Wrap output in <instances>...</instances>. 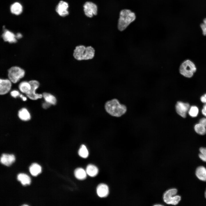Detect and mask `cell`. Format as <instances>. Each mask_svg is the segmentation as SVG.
Returning <instances> with one entry per match:
<instances>
[{
	"mask_svg": "<svg viewBox=\"0 0 206 206\" xmlns=\"http://www.w3.org/2000/svg\"><path fill=\"white\" fill-rule=\"evenodd\" d=\"M177 190L176 188L170 189L166 191L163 195L164 202L169 205H176L178 204L181 200V197L177 195Z\"/></svg>",
	"mask_w": 206,
	"mask_h": 206,
	"instance_id": "obj_5",
	"label": "cell"
},
{
	"mask_svg": "<svg viewBox=\"0 0 206 206\" xmlns=\"http://www.w3.org/2000/svg\"><path fill=\"white\" fill-rule=\"evenodd\" d=\"M11 81L8 79H0V94L3 95L7 93L11 86Z\"/></svg>",
	"mask_w": 206,
	"mask_h": 206,
	"instance_id": "obj_11",
	"label": "cell"
},
{
	"mask_svg": "<svg viewBox=\"0 0 206 206\" xmlns=\"http://www.w3.org/2000/svg\"><path fill=\"white\" fill-rule=\"evenodd\" d=\"M136 19L135 13L129 9L122 10L120 13L118 27L121 31L124 30Z\"/></svg>",
	"mask_w": 206,
	"mask_h": 206,
	"instance_id": "obj_3",
	"label": "cell"
},
{
	"mask_svg": "<svg viewBox=\"0 0 206 206\" xmlns=\"http://www.w3.org/2000/svg\"><path fill=\"white\" fill-rule=\"evenodd\" d=\"M97 195L100 197H105L108 195L109 193L108 186L105 184L101 183L98 185L97 187Z\"/></svg>",
	"mask_w": 206,
	"mask_h": 206,
	"instance_id": "obj_12",
	"label": "cell"
},
{
	"mask_svg": "<svg viewBox=\"0 0 206 206\" xmlns=\"http://www.w3.org/2000/svg\"><path fill=\"white\" fill-rule=\"evenodd\" d=\"M78 154L81 157L86 158H87L89 155L88 150L85 145L82 144L78 150Z\"/></svg>",
	"mask_w": 206,
	"mask_h": 206,
	"instance_id": "obj_25",
	"label": "cell"
},
{
	"mask_svg": "<svg viewBox=\"0 0 206 206\" xmlns=\"http://www.w3.org/2000/svg\"><path fill=\"white\" fill-rule=\"evenodd\" d=\"M51 105L50 104L45 102L43 103L42 106L43 108L46 109L49 107Z\"/></svg>",
	"mask_w": 206,
	"mask_h": 206,
	"instance_id": "obj_31",
	"label": "cell"
},
{
	"mask_svg": "<svg viewBox=\"0 0 206 206\" xmlns=\"http://www.w3.org/2000/svg\"><path fill=\"white\" fill-rule=\"evenodd\" d=\"M196 70L197 68L195 64L189 60L184 61L181 64L179 68L180 74L187 78L192 77Z\"/></svg>",
	"mask_w": 206,
	"mask_h": 206,
	"instance_id": "obj_4",
	"label": "cell"
},
{
	"mask_svg": "<svg viewBox=\"0 0 206 206\" xmlns=\"http://www.w3.org/2000/svg\"><path fill=\"white\" fill-rule=\"evenodd\" d=\"M18 115L20 119L24 121L29 120L31 118L29 113L25 108H22L19 111Z\"/></svg>",
	"mask_w": 206,
	"mask_h": 206,
	"instance_id": "obj_16",
	"label": "cell"
},
{
	"mask_svg": "<svg viewBox=\"0 0 206 206\" xmlns=\"http://www.w3.org/2000/svg\"><path fill=\"white\" fill-rule=\"evenodd\" d=\"M19 88L22 92L27 94L30 90L31 86L29 82L23 81L19 84Z\"/></svg>",
	"mask_w": 206,
	"mask_h": 206,
	"instance_id": "obj_18",
	"label": "cell"
},
{
	"mask_svg": "<svg viewBox=\"0 0 206 206\" xmlns=\"http://www.w3.org/2000/svg\"><path fill=\"white\" fill-rule=\"evenodd\" d=\"M2 37L5 41L9 43H15L17 42L15 35L12 32L7 30L5 31L2 34Z\"/></svg>",
	"mask_w": 206,
	"mask_h": 206,
	"instance_id": "obj_14",
	"label": "cell"
},
{
	"mask_svg": "<svg viewBox=\"0 0 206 206\" xmlns=\"http://www.w3.org/2000/svg\"><path fill=\"white\" fill-rule=\"evenodd\" d=\"M20 97L22 98V100L24 101H26L27 100V98L26 97H24L22 94H21L19 96Z\"/></svg>",
	"mask_w": 206,
	"mask_h": 206,
	"instance_id": "obj_35",
	"label": "cell"
},
{
	"mask_svg": "<svg viewBox=\"0 0 206 206\" xmlns=\"http://www.w3.org/2000/svg\"><path fill=\"white\" fill-rule=\"evenodd\" d=\"M25 74V71L17 66H13L8 70V77L9 79L13 83H15L20 79L23 78Z\"/></svg>",
	"mask_w": 206,
	"mask_h": 206,
	"instance_id": "obj_6",
	"label": "cell"
},
{
	"mask_svg": "<svg viewBox=\"0 0 206 206\" xmlns=\"http://www.w3.org/2000/svg\"><path fill=\"white\" fill-rule=\"evenodd\" d=\"M95 50L92 46L86 47L82 45L76 46L74 50L73 56L78 61L92 59L94 56Z\"/></svg>",
	"mask_w": 206,
	"mask_h": 206,
	"instance_id": "obj_2",
	"label": "cell"
},
{
	"mask_svg": "<svg viewBox=\"0 0 206 206\" xmlns=\"http://www.w3.org/2000/svg\"><path fill=\"white\" fill-rule=\"evenodd\" d=\"M74 174L76 177L80 180L85 179L87 174L86 171L81 168L76 169L74 171Z\"/></svg>",
	"mask_w": 206,
	"mask_h": 206,
	"instance_id": "obj_19",
	"label": "cell"
},
{
	"mask_svg": "<svg viewBox=\"0 0 206 206\" xmlns=\"http://www.w3.org/2000/svg\"><path fill=\"white\" fill-rule=\"evenodd\" d=\"M204 195H205V198H206V190L205 192Z\"/></svg>",
	"mask_w": 206,
	"mask_h": 206,
	"instance_id": "obj_37",
	"label": "cell"
},
{
	"mask_svg": "<svg viewBox=\"0 0 206 206\" xmlns=\"http://www.w3.org/2000/svg\"><path fill=\"white\" fill-rule=\"evenodd\" d=\"M162 205H162L160 204H155V205H154V206H162Z\"/></svg>",
	"mask_w": 206,
	"mask_h": 206,
	"instance_id": "obj_36",
	"label": "cell"
},
{
	"mask_svg": "<svg viewBox=\"0 0 206 206\" xmlns=\"http://www.w3.org/2000/svg\"><path fill=\"white\" fill-rule=\"evenodd\" d=\"M15 161L14 156L12 154H3L0 158V162L2 164L9 166Z\"/></svg>",
	"mask_w": 206,
	"mask_h": 206,
	"instance_id": "obj_13",
	"label": "cell"
},
{
	"mask_svg": "<svg viewBox=\"0 0 206 206\" xmlns=\"http://www.w3.org/2000/svg\"><path fill=\"white\" fill-rule=\"evenodd\" d=\"M106 112L112 116L119 117L124 114L127 110L126 106L120 103L116 99L108 101L105 104Z\"/></svg>",
	"mask_w": 206,
	"mask_h": 206,
	"instance_id": "obj_1",
	"label": "cell"
},
{
	"mask_svg": "<svg viewBox=\"0 0 206 206\" xmlns=\"http://www.w3.org/2000/svg\"><path fill=\"white\" fill-rule=\"evenodd\" d=\"M29 170L32 175L36 176L41 172V168L38 164L33 163L30 167Z\"/></svg>",
	"mask_w": 206,
	"mask_h": 206,
	"instance_id": "obj_21",
	"label": "cell"
},
{
	"mask_svg": "<svg viewBox=\"0 0 206 206\" xmlns=\"http://www.w3.org/2000/svg\"><path fill=\"white\" fill-rule=\"evenodd\" d=\"M200 26L202 30L203 35L206 36V18L204 19L203 22L200 24Z\"/></svg>",
	"mask_w": 206,
	"mask_h": 206,
	"instance_id": "obj_28",
	"label": "cell"
},
{
	"mask_svg": "<svg viewBox=\"0 0 206 206\" xmlns=\"http://www.w3.org/2000/svg\"><path fill=\"white\" fill-rule=\"evenodd\" d=\"M84 10L85 15L89 17L97 14V7L94 3L89 1L86 2L84 6Z\"/></svg>",
	"mask_w": 206,
	"mask_h": 206,
	"instance_id": "obj_8",
	"label": "cell"
},
{
	"mask_svg": "<svg viewBox=\"0 0 206 206\" xmlns=\"http://www.w3.org/2000/svg\"><path fill=\"white\" fill-rule=\"evenodd\" d=\"M194 129L195 131L199 134L203 135L206 133V127L200 123L195 125Z\"/></svg>",
	"mask_w": 206,
	"mask_h": 206,
	"instance_id": "obj_24",
	"label": "cell"
},
{
	"mask_svg": "<svg viewBox=\"0 0 206 206\" xmlns=\"http://www.w3.org/2000/svg\"><path fill=\"white\" fill-rule=\"evenodd\" d=\"M11 95L14 98H16L17 97L19 96L20 94L18 91L16 90H13L10 93Z\"/></svg>",
	"mask_w": 206,
	"mask_h": 206,
	"instance_id": "obj_29",
	"label": "cell"
},
{
	"mask_svg": "<svg viewBox=\"0 0 206 206\" xmlns=\"http://www.w3.org/2000/svg\"><path fill=\"white\" fill-rule=\"evenodd\" d=\"M29 82L31 85V89L29 92L26 94L27 96L30 99L33 100L41 98L43 97L42 94L35 93V90L39 85V82L36 80H32Z\"/></svg>",
	"mask_w": 206,
	"mask_h": 206,
	"instance_id": "obj_7",
	"label": "cell"
},
{
	"mask_svg": "<svg viewBox=\"0 0 206 206\" xmlns=\"http://www.w3.org/2000/svg\"><path fill=\"white\" fill-rule=\"evenodd\" d=\"M195 175L200 180L206 181V169L203 166H200L197 168Z\"/></svg>",
	"mask_w": 206,
	"mask_h": 206,
	"instance_id": "obj_15",
	"label": "cell"
},
{
	"mask_svg": "<svg viewBox=\"0 0 206 206\" xmlns=\"http://www.w3.org/2000/svg\"><path fill=\"white\" fill-rule=\"evenodd\" d=\"M68 4L66 2L61 1L59 3L56 8V11L60 16L64 17L69 14L68 10Z\"/></svg>",
	"mask_w": 206,
	"mask_h": 206,
	"instance_id": "obj_10",
	"label": "cell"
},
{
	"mask_svg": "<svg viewBox=\"0 0 206 206\" xmlns=\"http://www.w3.org/2000/svg\"><path fill=\"white\" fill-rule=\"evenodd\" d=\"M16 38L17 39H19L22 37V35L20 33H17L15 35Z\"/></svg>",
	"mask_w": 206,
	"mask_h": 206,
	"instance_id": "obj_34",
	"label": "cell"
},
{
	"mask_svg": "<svg viewBox=\"0 0 206 206\" xmlns=\"http://www.w3.org/2000/svg\"><path fill=\"white\" fill-rule=\"evenodd\" d=\"M10 10L11 12L13 14L16 15H19L22 12V7L19 3L16 2L11 5Z\"/></svg>",
	"mask_w": 206,
	"mask_h": 206,
	"instance_id": "obj_20",
	"label": "cell"
},
{
	"mask_svg": "<svg viewBox=\"0 0 206 206\" xmlns=\"http://www.w3.org/2000/svg\"><path fill=\"white\" fill-rule=\"evenodd\" d=\"M17 180L21 182L23 185H29L30 183V179L27 175L23 173H20L17 176Z\"/></svg>",
	"mask_w": 206,
	"mask_h": 206,
	"instance_id": "obj_23",
	"label": "cell"
},
{
	"mask_svg": "<svg viewBox=\"0 0 206 206\" xmlns=\"http://www.w3.org/2000/svg\"><path fill=\"white\" fill-rule=\"evenodd\" d=\"M188 112L191 116L194 117L197 116L198 115L199 109L197 106H192L190 108Z\"/></svg>",
	"mask_w": 206,
	"mask_h": 206,
	"instance_id": "obj_26",
	"label": "cell"
},
{
	"mask_svg": "<svg viewBox=\"0 0 206 206\" xmlns=\"http://www.w3.org/2000/svg\"><path fill=\"white\" fill-rule=\"evenodd\" d=\"M200 100L202 102L206 103V93L201 97Z\"/></svg>",
	"mask_w": 206,
	"mask_h": 206,
	"instance_id": "obj_32",
	"label": "cell"
},
{
	"mask_svg": "<svg viewBox=\"0 0 206 206\" xmlns=\"http://www.w3.org/2000/svg\"><path fill=\"white\" fill-rule=\"evenodd\" d=\"M42 95L45 102L52 105L56 104L57 100L54 96L50 93L47 92L43 93Z\"/></svg>",
	"mask_w": 206,
	"mask_h": 206,
	"instance_id": "obj_22",
	"label": "cell"
},
{
	"mask_svg": "<svg viewBox=\"0 0 206 206\" xmlns=\"http://www.w3.org/2000/svg\"><path fill=\"white\" fill-rule=\"evenodd\" d=\"M190 108L188 103H184L180 101L178 102L175 106V108L177 113L182 117H186L187 113Z\"/></svg>",
	"mask_w": 206,
	"mask_h": 206,
	"instance_id": "obj_9",
	"label": "cell"
},
{
	"mask_svg": "<svg viewBox=\"0 0 206 206\" xmlns=\"http://www.w3.org/2000/svg\"><path fill=\"white\" fill-rule=\"evenodd\" d=\"M86 171L87 174L89 176L94 177L98 174V170L95 166L92 164H89L86 167Z\"/></svg>",
	"mask_w": 206,
	"mask_h": 206,
	"instance_id": "obj_17",
	"label": "cell"
},
{
	"mask_svg": "<svg viewBox=\"0 0 206 206\" xmlns=\"http://www.w3.org/2000/svg\"><path fill=\"white\" fill-rule=\"evenodd\" d=\"M200 153L199 156L203 161L206 162V148L201 147L199 149Z\"/></svg>",
	"mask_w": 206,
	"mask_h": 206,
	"instance_id": "obj_27",
	"label": "cell"
},
{
	"mask_svg": "<svg viewBox=\"0 0 206 206\" xmlns=\"http://www.w3.org/2000/svg\"><path fill=\"white\" fill-rule=\"evenodd\" d=\"M202 113L203 115L206 117V103L203 107L202 110Z\"/></svg>",
	"mask_w": 206,
	"mask_h": 206,
	"instance_id": "obj_33",
	"label": "cell"
},
{
	"mask_svg": "<svg viewBox=\"0 0 206 206\" xmlns=\"http://www.w3.org/2000/svg\"><path fill=\"white\" fill-rule=\"evenodd\" d=\"M199 123L206 127V118H203L199 120Z\"/></svg>",
	"mask_w": 206,
	"mask_h": 206,
	"instance_id": "obj_30",
	"label": "cell"
}]
</instances>
